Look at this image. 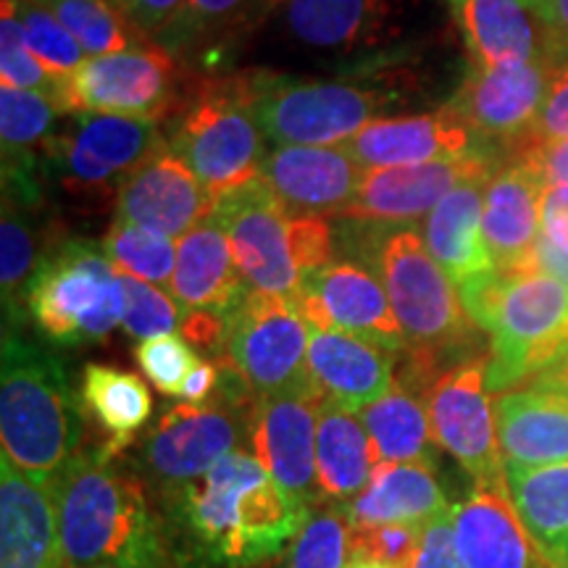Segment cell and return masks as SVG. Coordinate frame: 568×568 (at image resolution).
Listing matches in <instances>:
<instances>
[{
  "mask_svg": "<svg viewBox=\"0 0 568 568\" xmlns=\"http://www.w3.org/2000/svg\"><path fill=\"white\" fill-rule=\"evenodd\" d=\"M332 251L335 240L326 216H290V253L303 280L329 266Z\"/></svg>",
  "mask_w": 568,
  "mask_h": 568,
  "instance_id": "47",
  "label": "cell"
},
{
  "mask_svg": "<svg viewBox=\"0 0 568 568\" xmlns=\"http://www.w3.org/2000/svg\"><path fill=\"white\" fill-rule=\"evenodd\" d=\"M216 203L193 169L163 142L116 187V222L184 237L211 216Z\"/></svg>",
  "mask_w": 568,
  "mask_h": 568,
  "instance_id": "19",
  "label": "cell"
},
{
  "mask_svg": "<svg viewBox=\"0 0 568 568\" xmlns=\"http://www.w3.org/2000/svg\"><path fill=\"white\" fill-rule=\"evenodd\" d=\"M422 529L424 527H414V524L353 529V558H372L385 566L403 568L414 556Z\"/></svg>",
  "mask_w": 568,
  "mask_h": 568,
  "instance_id": "46",
  "label": "cell"
},
{
  "mask_svg": "<svg viewBox=\"0 0 568 568\" xmlns=\"http://www.w3.org/2000/svg\"><path fill=\"white\" fill-rule=\"evenodd\" d=\"M347 568H393V566H385L379 564V560H372V558H353Z\"/></svg>",
  "mask_w": 568,
  "mask_h": 568,
  "instance_id": "57",
  "label": "cell"
},
{
  "mask_svg": "<svg viewBox=\"0 0 568 568\" xmlns=\"http://www.w3.org/2000/svg\"><path fill=\"white\" fill-rule=\"evenodd\" d=\"M219 385H222V366L213 364V361H201V364L190 372L180 397H184V403L201 406V403H209L211 397L219 393Z\"/></svg>",
  "mask_w": 568,
  "mask_h": 568,
  "instance_id": "54",
  "label": "cell"
},
{
  "mask_svg": "<svg viewBox=\"0 0 568 568\" xmlns=\"http://www.w3.org/2000/svg\"><path fill=\"white\" fill-rule=\"evenodd\" d=\"M403 568H466L458 556L456 537H453L450 514L424 524L414 556L408 558V564Z\"/></svg>",
  "mask_w": 568,
  "mask_h": 568,
  "instance_id": "49",
  "label": "cell"
},
{
  "mask_svg": "<svg viewBox=\"0 0 568 568\" xmlns=\"http://www.w3.org/2000/svg\"><path fill=\"white\" fill-rule=\"evenodd\" d=\"M500 166V153L477 148L450 161L372 169L364 174L358 195L339 219L385 226H416L418 219L429 216L437 203L458 184L477 180V176H493Z\"/></svg>",
  "mask_w": 568,
  "mask_h": 568,
  "instance_id": "15",
  "label": "cell"
},
{
  "mask_svg": "<svg viewBox=\"0 0 568 568\" xmlns=\"http://www.w3.org/2000/svg\"><path fill=\"white\" fill-rule=\"evenodd\" d=\"M529 385L548 387V389H564V393H568V353L564 355V358H558L556 364L545 368L542 374H537Z\"/></svg>",
  "mask_w": 568,
  "mask_h": 568,
  "instance_id": "56",
  "label": "cell"
},
{
  "mask_svg": "<svg viewBox=\"0 0 568 568\" xmlns=\"http://www.w3.org/2000/svg\"><path fill=\"white\" fill-rule=\"evenodd\" d=\"M222 366V385L209 403H180L159 418L142 439L134 474L161 506L180 495L184 487L203 479L219 460L243 450L253 435L255 397L230 364Z\"/></svg>",
  "mask_w": 568,
  "mask_h": 568,
  "instance_id": "6",
  "label": "cell"
},
{
  "mask_svg": "<svg viewBox=\"0 0 568 568\" xmlns=\"http://www.w3.org/2000/svg\"><path fill=\"white\" fill-rule=\"evenodd\" d=\"M518 518L556 568H568V464L506 466Z\"/></svg>",
  "mask_w": 568,
  "mask_h": 568,
  "instance_id": "33",
  "label": "cell"
},
{
  "mask_svg": "<svg viewBox=\"0 0 568 568\" xmlns=\"http://www.w3.org/2000/svg\"><path fill=\"white\" fill-rule=\"evenodd\" d=\"M169 295L187 311H213L232 316L247 295V284L232 258L230 240L209 216L176 245V266Z\"/></svg>",
  "mask_w": 568,
  "mask_h": 568,
  "instance_id": "27",
  "label": "cell"
},
{
  "mask_svg": "<svg viewBox=\"0 0 568 568\" xmlns=\"http://www.w3.org/2000/svg\"><path fill=\"white\" fill-rule=\"evenodd\" d=\"M324 395L314 385L258 397L253 410V456L284 493L314 510L322 503L316 468V429Z\"/></svg>",
  "mask_w": 568,
  "mask_h": 568,
  "instance_id": "16",
  "label": "cell"
},
{
  "mask_svg": "<svg viewBox=\"0 0 568 568\" xmlns=\"http://www.w3.org/2000/svg\"><path fill=\"white\" fill-rule=\"evenodd\" d=\"M343 148L366 172L450 161L481 148L450 103L414 116L374 119Z\"/></svg>",
  "mask_w": 568,
  "mask_h": 568,
  "instance_id": "22",
  "label": "cell"
},
{
  "mask_svg": "<svg viewBox=\"0 0 568 568\" xmlns=\"http://www.w3.org/2000/svg\"><path fill=\"white\" fill-rule=\"evenodd\" d=\"M487 361L489 353L447 368L426 387L422 400L437 447L458 460L474 485H506Z\"/></svg>",
  "mask_w": 568,
  "mask_h": 568,
  "instance_id": "11",
  "label": "cell"
},
{
  "mask_svg": "<svg viewBox=\"0 0 568 568\" xmlns=\"http://www.w3.org/2000/svg\"><path fill=\"white\" fill-rule=\"evenodd\" d=\"M101 247L119 274H130L148 284H166V287L172 282L176 247L166 234L113 219Z\"/></svg>",
  "mask_w": 568,
  "mask_h": 568,
  "instance_id": "38",
  "label": "cell"
},
{
  "mask_svg": "<svg viewBox=\"0 0 568 568\" xmlns=\"http://www.w3.org/2000/svg\"><path fill=\"white\" fill-rule=\"evenodd\" d=\"M403 11V0H290L284 24L303 45L351 53L393 38Z\"/></svg>",
  "mask_w": 568,
  "mask_h": 568,
  "instance_id": "28",
  "label": "cell"
},
{
  "mask_svg": "<svg viewBox=\"0 0 568 568\" xmlns=\"http://www.w3.org/2000/svg\"><path fill=\"white\" fill-rule=\"evenodd\" d=\"M138 366L142 374L151 379V385L159 389L161 395L180 397L184 382L193 368L201 364L195 355V347L187 343L182 335H163L140 343L134 351Z\"/></svg>",
  "mask_w": 568,
  "mask_h": 568,
  "instance_id": "44",
  "label": "cell"
},
{
  "mask_svg": "<svg viewBox=\"0 0 568 568\" xmlns=\"http://www.w3.org/2000/svg\"><path fill=\"white\" fill-rule=\"evenodd\" d=\"M230 318L213 311H187L182 318V337L187 339L195 351L224 355L226 339H230Z\"/></svg>",
  "mask_w": 568,
  "mask_h": 568,
  "instance_id": "52",
  "label": "cell"
},
{
  "mask_svg": "<svg viewBox=\"0 0 568 568\" xmlns=\"http://www.w3.org/2000/svg\"><path fill=\"white\" fill-rule=\"evenodd\" d=\"M545 24H548L552 40L550 61L568 59V0H548Z\"/></svg>",
  "mask_w": 568,
  "mask_h": 568,
  "instance_id": "55",
  "label": "cell"
},
{
  "mask_svg": "<svg viewBox=\"0 0 568 568\" xmlns=\"http://www.w3.org/2000/svg\"><path fill=\"white\" fill-rule=\"evenodd\" d=\"M510 159L529 163L545 190H568V138L542 142V145L524 148Z\"/></svg>",
  "mask_w": 568,
  "mask_h": 568,
  "instance_id": "51",
  "label": "cell"
},
{
  "mask_svg": "<svg viewBox=\"0 0 568 568\" xmlns=\"http://www.w3.org/2000/svg\"><path fill=\"white\" fill-rule=\"evenodd\" d=\"M92 568H109V566H92Z\"/></svg>",
  "mask_w": 568,
  "mask_h": 568,
  "instance_id": "61",
  "label": "cell"
},
{
  "mask_svg": "<svg viewBox=\"0 0 568 568\" xmlns=\"http://www.w3.org/2000/svg\"><path fill=\"white\" fill-rule=\"evenodd\" d=\"M447 3H450V6H453V11H456V9H458V6H460V3H464V0H447Z\"/></svg>",
  "mask_w": 568,
  "mask_h": 568,
  "instance_id": "60",
  "label": "cell"
},
{
  "mask_svg": "<svg viewBox=\"0 0 568 568\" xmlns=\"http://www.w3.org/2000/svg\"><path fill=\"white\" fill-rule=\"evenodd\" d=\"M550 63H552V74H550L548 95H545L542 111H539L535 130H531V134L524 140V145L518 148V151L542 145V142L568 138V59H556Z\"/></svg>",
  "mask_w": 568,
  "mask_h": 568,
  "instance_id": "48",
  "label": "cell"
},
{
  "mask_svg": "<svg viewBox=\"0 0 568 568\" xmlns=\"http://www.w3.org/2000/svg\"><path fill=\"white\" fill-rule=\"evenodd\" d=\"M255 9H264V0H184L182 17L163 42L182 45V42L224 34L232 27H243L247 13Z\"/></svg>",
  "mask_w": 568,
  "mask_h": 568,
  "instance_id": "45",
  "label": "cell"
},
{
  "mask_svg": "<svg viewBox=\"0 0 568 568\" xmlns=\"http://www.w3.org/2000/svg\"><path fill=\"white\" fill-rule=\"evenodd\" d=\"M372 437L379 464H426L435 466L437 443L422 395L410 393L395 376L393 387L379 400L358 410Z\"/></svg>",
  "mask_w": 568,
  "mask_h": 568,
  "instance_id": "34",
  "label": "cell"
},
{
  "mask_svg": "<svg viewBox=\"0 0 568 568\" xmlns=\"http://www.w3.org/2000/svg\"><path fill=\"white\" fill-rule=\"evenodd\" d=\"M176 63L142 42L130 51L92 55L67 77L69 113H126L161 119L174 103Z\"/></svg>",
  "mask_w": 568,
  "mask_h": 568,
  "instance_id": "14",
  "label": "cell"
},
{
  "mask_svg": "<svg viewBox=\"0 0 568 568\" xmlns=\"http://www.w3.org/2000/svg\"><path fill=\"white\" fill-rule=\"evenodd\" d=\"M550 74V59L471 67L450 105L481 148L510 159L535 130Z\"/></svg>",
  "mask_w": 568,
  "mask_h": 568,
  "instance_id": "12",
  "label": "cell"
},
{
  "mask_svg": "<svg viewBox=\"0 0 568 568\" xmlns=\"http://www.w3.org/2000/svg\"><path fill=\"white\" fill-rule=\"evenodd\" d=\"M379 460L372 437L355 410L324 400L316 429L318 493L329 506H347L372 481Z\"/></svg>",
  "mask_w": 568,
  "mask_h": 568,
  "instance_id": "32",
  "label": "cell"
},
{
  "mask_svg": "<svg viewBox=\"0 0 568 568\" xmlns=\"http://www.w3.org/2000/svg\"><path fill=\"white\" fill-rule=\"evenodd\" d=\"M524 3H527V6H529V9H531V11H535V13H537V17L545 21V6H548V0H524Z\"/></svg>",
  "mask_w": 568,
  "mask_h": 568,
  "instance_id": "58",
  "label": "cell"
},
{
  "mask_svg": "<svg viewBox=\"0 0 568 568\" xmlns=\"http://www.w3.org/2000/svg\"><path fill=\"white\" fill-rule=\"evenodd\" d=\"M0 568H67L51 487L0 460Z\"/></svg>",
  "mask_w": 568,
  "mask_h": 568,
  "instance_id": "24",
  "label": "cell"
},
{
  "mask_svg": "<svg viewBox=\"0 0 568 568\" xmlns=\"http://www.w3.org/2000/svg\"><path fill=\"white\" fill-rule=\"evenodd\" d=\"M51 247H42L34 230L30 205L3 197V219H0V293H3L6 314L17 316L27 303L32 276L38 274L42 258Z\"/></svg>",
  "mask_w": 568,
  "mask_h": 568,
  "instance_id": "36",
  "label": "cell"
},
{
  "mask_svg": "<svg viewBox=\"0 0 568 568\" xmlns=\"http://www.w3.org/2000/svg\"><path fill=\"white\" fill-rule=\"evenodd\" d=\"M493 176H477L458 184L422 222L426 251L458 287L471 276L493 272V261L481 237L485 193Z\"/></svg>",
  "mask_w": 568,
  "mask_h": 568,
  "instance_id": "31",
  "label": "cell"
},
{
  "mask_svg": "<svg viewBox=\"0 0 568 568\" xmlns=\"http://www.w3.org/2000/svg\"><path fill=\"white\" fill-rule=\"evenodd\" d=\"M142 38L166 40L182 17L184 0H111Z\"/></svg>",
  "mask_w": 568,
  "mask_h": 568,
  "instance_id": "50",
  "label": "cell"
},
{
  "mask_svg": "<svg viewBox=\"0 0 568 568\" xmlns=\"http://www.w3.org/2000/svg\"><path fill=\"white\" fill-rule=\"evenodd\" d=\"M364 174L339 145H276L261 169V180L290 216H343Z\"/></svg>",
  "mask_w": 568,
  "mask_h": 568,
  "instance_id": "20",
  "label": "cell"
},
{
  "mask_svg": "<svg viewBox=\"0 0 568 568\" xmlns=\"http://www.w3.org/2000/svg\"><path fill=\"white\" fill-rule=\"evenodd\" d=\"M0 77L6 88L34 90L59 105L61 113H69L67 77H55L34 59L24 40L17 3L3 0L0 3Z\"/></svg>",
  "mask_w": 568,
  "mask_h": 568,
  "instance_id": "39",
  "label": "cell"
},
{
  "mask_svg": "<svg viewBox=\"0 0 568 568\" xmlns=\"http://www.w3.org/2000/svg\"><path fill=\"white\" fill-rule=\"evenodd\" d=\"M161 508L176 568H255L290 548L311 518L247 450L230 453Z\"/></svg>",
  "mask_w": 568,
  "mask_h": 568,
  "instance_id": "1",
  "label": "cell"
},
{
  "mask_svg": "<svg viewBox=\"0 0 568 568\" xmlns=\"http://www.w3.org/2000/svg\"><path fill=\"white\" fill-rule=\"evenodd\" d=\"M80 393L90 414L111 435V443L105 447L113 456H119L132 443L153 414V397L145 382L122 368L88 364L82 372Z\"/></svg>",
  "mask_w": 568,
  "mask_h": 568,
  "instance_id": "35",
  "label": "cell"
},
{
  "mask_svg": "<svg viewBox=\"0 0 568 568\" xmlns=\"http://www.w3.org/2000/svg\"><path fill=\"white\" fill-rule=\"evenodd\" d=\"M395 353L339 329H311L308 379L324 400L364 410L395 382Z\"/></svg>",
  "mask_w": 568,
  "mask_h": 568,
  "instance_id": "25",
  "label": "cell"
},
{
  "mask_svg": "<svg viewBox=\"0 0 568 568\" xmlns=\"http://www.w3.org/2000/svg\"><path fill=\"white\" fill-rule=\"evenodd\" d=\"M0 445L3 458L51 489L82 445L67 368L17 332H6L0 353Z\"/></svg>",
  "mask_w": 568,
  "mask_h": 568,
  "instance_id": "5",
  "label": "cell"
},
{
  "mask_svg": "<svg viewBox=\"0 0 568 568\" xmlns=\"http://www.w3.org/2000/svg\"><path fill=\"white\" fill-rule=\"evenodd\" d=\"M230 240L232 258L247 290L290 297L297 303L303 276L290 253V213L266 182L255 180L224 195L211 213Z\"/></svg>",
  "mask_w": 568,
  "mask_h": 568,
  "instance_id": "13",
  "label": "cell"
},
{
  "mask_svg": "<svg viewBox=\"0 0 568 568\" xmlns=\"http://www.w3.org/2000/svg\"><path fill=\"white\" fill-rule=\"evenodd\" d=\"M372 264L385 284L395 318L406 337L400 372L395 376L410 393L426 387L447 368L477 358L481 329L466 314L458 284L426 251L416 226L376 224Z\"/></svg>",
  "mask_w": 568,
  "mask_h": 568,
  "instance_id": "3",
  "label": "cell"
},
{
  "mask_svg": "<svg viewBox=\"0 0 568 568\" xmlns=\"http://www.w3.org/2000/svg\"><path fill=\"white\" fill-rule=\"evenodd\" d=\"M308 345L311 324L295 301L247 290L230 318L222 361L255 397H268L311 385Z\"/></svg>",
  "mask_w": 568,
  "mask_h": 568,
  "instance_id": "10",
  "label": "cell"
},
{
  "mask_svg": "<svg viewBox=\"0 0 568 568\" xmlns=\"http://www.w3.org/2000/svg\"><path fill=\"white\" fill-rule=\"evenodd\" d=\"M113 460L109 447L80 453L55 481L67 568H176L148 487Z\"/></svg>",
  "mask_w": 568,
  "mask_h": 568,
  "instance_id": "2",
  "label": "cell"
},
{
  "mask_svg": "<svg viewBox=\"0 0 568 568\" xmlns=\"http://www.w3.org/2000/svg\"><path fill=\"white\" fill-rule=\"evenodd\" d=\"M297 308L311 329L347 332L395 355L406 351L385 284L355 261H332L322 272L305 276Z\"/></svg>",
  "mask_w": 568,
  "mask_h": 568,
  "instance_id": "17",
  "label": "cell"
},
{
  "mask_svg": "<svg viewBox=\"0 0 568 568\" xmlns=\"http://www.w3.org/2000/svg\"><path fill=\"white\" fill-rule=\"evenodd\" d=\"M61 109L34 90L0 88V140L3 151H32L45 145Z\"/></svg>",
  "mask_w": 568,
  "mask_h": 568,
  "instance_id": "41",
  "label": "cell"
},
{
  "mask_svg": "<svg viewBox=\"0 0 568 568\" xmlns=\"http://www.w3.org/2000/svg\"><path fill=\"white\" fill-rule=\"evenodd\" d=\"M345 510L353 529L387 524H424L450 514V503L435 468L426 464H376L368 487Z\"/></svg>",
  "mask_w": 568,
  "mask_h": 568,
  "instance_id": "30",
  "label": "cell"
},
{
  "mask_svg": "<svg viewBox=\"0 0 568 568\" xmlns=\"http://www.w3.org/2000/svg\"><path fill=\"white\" fill-rule=\"evenodd\" d=\"M542 205L545 187L529 163L510 159L489 180L481 237L497 274H521L537 268Z\"/></svg>",
  "mask_w": 568,
  "mask_h": 568,
  "instance_id": "21",
  "label": "cell"
},
{
  "mask_svg": "<svg viewBox=\"0 0 568 568\" xmlns=\"http://www.w3.org/2000/svg\"><path fill=\"white\" fill-rule=\"evenodd\" d=\"M32 3L53 13L74 34V40L80 42L90 59L92 55L130 51V48L145 42V38L134 30L130 19L111 0H32Z\"/></svg>",
  "mask_w": 568,
  "mask_h": 568,
  "instance_id": "37",
  "label": "cell"
},
{
  "mask_svg": "<svg viewBox=\"0 0 568 568\" xmlns=\"http://www.w3.org/2000/svg\"><path fill=\"white\" fill-rule=\"evenodd\" d=\"M353 560V527L339 506L311 514L293 539L284 568H347Z\"/></svg>",
  "mask_w": 568,
  "mask_h": 568,
  "instance_id": "40",
  "label": "cell"
},
{
  "mask_svg": "<svg viewBox=\"0 0 568 568\" xmlns=\"http://www.w3.org/2000/svg\"><path fill=\"white\" fill-rule=\"evenodd\" d=\"M471 67L550 59V30L524 0H464L456 9Z\"/></svg>",
  "mask_w": 568,
  "mask_h": 568,
  "instance_id": "29",
  "label": "cell"
},
{
  "mask_svg": "<svg viewBox=\"0 0 568 568\" xmlns=\"http://www.w3.org/2000/svg\"><path fill=\"white\" fill-rule=\"evenodd\" d=\"M122 276V287L126 295V311H124V332L134 339H153L163 335H174L182 329L184 311L172 295L161 293L153 284L134 280L130 274Z\"/></svg>",
  "mask_w": 568,
  "mask_h": 568,
  "instance_id": "43",
  "label": "cell"
},
{
  "mask_svg": "<svg viewBox=\"0 0 568 568\" xmlns=\"http://www.w3.org/2000/svg\"><path fill=\"white\" fill-rule=\"evenodd\" d=\"M450 521L466 568H556L518 518L508 485H474Z\"/></svg>",
  "mask_w": 568,
  "mask_h": 568,
  "instance_id": "23",
  "label": "cell"
},
{
  "mask_svg": "<svg viewBox=\"0 0 568 568\" xmlns=\"http://www.w3.org/2000/svg\"><path fill=\"white\" fill-rule=\"evenodd\" d=\"M159 119L126 113H80L74 130L59 145V161L74 190L95 193L122 184L142 161L161 148Z\"/></svg>",
  "mask_w": 568,
  "mask_h": 568,
  "instance_id": "18",
  "label": "cell"
},
{
  "mask_svg": "<svg viewBox=\"0 0 568 568\" xmlns=\"http://www.w3.org/2000/svg\"><path fill=\"white\" fill-rule=\"evenodd\" d=\"M247 90L261 130L276 145H345L393 103L382 90L293 80L272 71L247 74Z\"/></svg>",
  "mask_w": 568,
  "mask_h": 568,
  "instance_id": "9",
  "label": "cell"
},
{
  "mask_svg": "<svg viewBox=\"0 0 568 568\" xmlns=\"http://www.w3.org/2000/svg\"><path fill=\"white\" fill-rule=\"evenodd\" d=\"M466 314L489 335L487 389L524 387L568 353V284L542 268L471 276L458 287Z\"/></svg>",
  "mask_w": 568,
  "mask_h": 568,
  "instance_id": "4",
  "label": "cell"
},
{
  "mask_svg": "<svg viewBox=\"0 0 568 568\" xmlns=\"http://www.w3.org/2000/svg\"><path fill=\"white\" fill-rule=\"evenodd\" d=\"M290 0H264V9H276V6H287Z\"/></svg>",
  "mask_w": 568,
  "mask_h": 568,
  "instance_id": "59",
  "label": "cell"
},
{
  "mask_svg": "<svg viewBox=\"0 0 568 568\" xmlns=\"http://www.w3.org/2000/svg\"><path fill=\"white\" fill-rule=\"evenodd\" d=\"M24 308L51 343L84 345L101 343L124 324L126 295L101 245L67 240L42 258Z\"/></svg>",
  "mask_w": 568,
  "mask_h": 568,
  "instance_id": "8",
  "label": "cell"
},
{
  "mask_svg": "<svg viewBox=\"0 0 568 568\" xmlns=\"http://www.w3.org/2000/svg\"><path fill=\"white\" fill-rule=\"evenodd\" d=\"M13 3H17L21 27H24L27 45L48 71H53L55 77H71L88 61L84 48L53 13H48L32 0H13Z\"/></svg>",
  "mask_w": 568,
  "mask_h": 568,
  "instance_id": "42",
  "label": "cell"
},
{
  "mask_svg": "<svg viewBox=\"0 0 568 568\" xmlns=\"http://www.w3.org/2000/svg\"><path fill=\"white\" fill-rule=\"evenodd\" d=\"M542 237L568 255V190H545Z\"/></svg>",
  "mask_w": 568,
  "mask_h": 568,
  "instance_id": "53",
  "label": "cell"
},
{
  "mask_svg": "<svg viewBox=\"0 0 568 568\" xmlns=\"http://www.w3.org/2000/svg\"><path fill=\"white\" fill-rule=\"evenodd\" d=\"M506 466L568 464V393L524 385L495 397Z\"/></svg>",
  "mask_w": 568,
  "mask_h": 568,
  "instance_id": "26",
  "label": "cell"
},
{
  "mask_svg": "<svg viewBox=\"0 0 568 568\" xmlns=\"http://www.w3.org/2000/svg\"><path fill=\"white\" fill-rule=\"evenodd\" d=\"M264 138L251 105L247 74H237L197 84L172 119L166 145L219 203L258 180L266 161Z\"/></svg>",
  "mask_w": 568,
  "mask_h": 568,
  "instance_id": "7",
  "label": "cell"
}]
</instances>
